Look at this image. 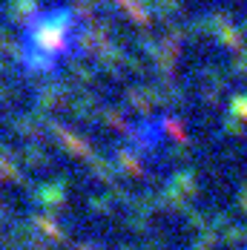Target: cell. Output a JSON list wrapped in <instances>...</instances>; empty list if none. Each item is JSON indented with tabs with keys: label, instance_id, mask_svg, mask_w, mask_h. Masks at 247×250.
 Returning a JSON list of instances; mask_svg holds the SVG:
<instances>
[{
	"label": "cell",
	"instance_id": "6da1fadb",
	"mask_svg": "<svg viewBox=\"0 0 247 250\" xmlns=\"http://www.w3.org/2000/svg\"><path fill=\"white\" fill-rule=\"evenodd\" d=\"M78 15L69 6L32 12L21 35V58L29 72H55L78 52Z\"/></svg>",
	"mask_w": 247,
	"mask_h": 250
}]
</instances>
